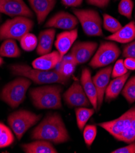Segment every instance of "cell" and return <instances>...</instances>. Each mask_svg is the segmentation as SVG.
Returning a JSON list of instances; mask_svg holds the SVG:
<instances>
[{
  "instance_id": "1",
  "label": "cell",
  "mask_w": 135,
  "mask_h": 153,
  "mask_svg": "<svg viewBox=\"0 0 135 153\" xmlns=\"http://www.w3.org/2000/svg\"><path fill=\"white\" fill-rule=\"evenodd\" d=\"M31 138L59 144L68 142L70 137L61 116L57 113H51L32 131Z\"/></svg>"
},
{
  "instance_id": "2",
  "label": "cell",
  "mask_w": 135,
  "mask_h": 153,
  "mask_svg": "<svg viewBox=\"0 0 135 153\" xmlns=\"http://www.w3.org/2000/svg\"><path fill=\"white\" fill-rule=\"evenodd\" d=\"M98 126L106 130L118 141L128 144L135 142V107L117 119L100 123Z\"/></svg>"
},
{
  "instance_id": "3",
  "label": "cell",
  "mask_w": 135,
  "mask_h": 153,
  "mask_svg": "<svg viewBox=\"0 0 135 153\" xmlns=\"http://www.w3.org/2000/svg\"><path fill=\"white\" fill-rule=\"evenodd\" d=\"M13 75L24 76L37 84L59 83L66 85L69 82V78L62 75L55 70H41L32 68L26 64H16L10 67Z\"/></svg>"
},
{
  "instance_id": "4",
  "label": "cell",
  "mask_w": 135,
  "mask_h": 153,
  "mask_svg": "<svg viewBox=\"0 0 135 153\" xmlns=\"http://www.w3.org/2000/svg\"><path fill=\"white\" fill-rule=\"evenodd\" d=\"M63 88L60 85H45L30 90L29 95L34 105L39 109H61V93Z\"/></svg>"
},
{
  "instance_id": "5",
  "label": "cell",
  "mask_w": 135,
  "mask_h": 153,
  "mask_svg": "<svg viewBox=\"0 0 135 153\" xmlns=\"http://www.w3.org/2000/svg\"><path fill=\"white\" fill-rule=\"evenodd\" d=\"M31 80L21 76L6 84L2 90L0 98L12 108H17L26 98Z\"/></svg>"
},
{
  "instance_id": "6",
  "label": "cell",
  "mask_w": 135,
  "mask_h": 153,
  "mask_svg": "<svg viewBox=\"0 0 135 153\" xmlns=\"http://www.w3.org/2000/svg\"><path fill=\"white\" fill-rule=\"evenodd\" d=\"M34 25V22L26 17L18 16L7 20L0 27V40H20L24 36L31 31Z\"/></svg>"
},
{
  "instance_id": "7",
  "label": "cell",
  "mask_w": 135,
  "mask_h": 153,
  "mask_svg": "<svg viewBox=\"0 0 135 153\" xmlns=\"http://www.w3.org/2000/svg\"><path fill=\"white\" fill-rule=\"evenodd\" d=\"M41 115L32 112L20 110L12 113L7 118L8 124L18 140H21L25 132L40 120Z\"/></svg>"
},
{
  "instance_id": "8",
  "label": "cell",
  "mask_w": 135,
  "mask_h": 153,
  "mask_svg": "<svg viewBox=\"0 0 135 153\" xmlns=\"http://www.w3.org/2000/svg\"><path fill=\"white\" fill-rule=\"evenodd\" d=\"M73 12L80 23L85 34L88 36H103L102 20L99 13L93 9H73Z\"/></svg>"
},
{
  "instance_id": "9",
  "label": "cell",
  "mask_w": 135,
  "mask_h": 153,
  "mask_svg": "<svg viewBox=\"0 0 135 153\" xmlns=\"http://www.w3.org/2000/svg\"><path fill=\"white\" fill-rule=\"evenodd\" d=\"M121 54V50L113 42H102L89 65L93 68L112 64Z\"/></svg>"
},
{
  "instance_id": "10",
  "label": "cell",
  "mask_w": 135,
  "mask_h": 153,
  "mask_svg": "<svg viewBox=\"0 0 135 153\" xmlns=\"http://www.w3.org/2000/svg\"><path fill=\"white\" fill-rule=\"evenodd\" d=\"M66 104L70 108L88 107L90 101L86 95L82 85L78 81H74L63 95Z\"/></svg>"
},
{
  "instance_id": "11",
  "label": "cell",
  "mask_w": 135,
  "mask_h": 153,
  "mask_svg": "<svg viewBox=\"0 0 135 153\" xmlns=\"http://www.w3.org/2000/svg\"><path fill=\"white\" fill-rule=\"evenodd\" d=\"M0 13L11 17L18 16L31 18L33 13L23 0H0Z\"/></svg>"
},
{
  "instance_id": "12",
  "label": "cell",
  "mask_w": 135,
  "mask_h": 153,
  "mask_svg": "<svg viewBox=\"0 0 135 153\" xmlns=\"http://www.w3.org/2000/svg\"><path fill=\"white\" fill-rule=\"evenodd\" d=\"M97 46L94 42H78L74 45L70 54L77 65L84 64L91 57Z\"/></svg>"
},
{
  "instance_id": "13",
  "label": "cell",
  "mask_w": 135,
  "mask_h": 153,
  "mask_svg": "<svg viewBox=\"0 0 135 153\" xmlns=\"http://www.w3.org/2000/svg\"><path fill=\"white\" fill-rule=\"evenodd\" d=\"M79 23L76 17L66 12H59L55 14L45 24L46 27H55L65 30H72Z\"/></svg>"
},
{
  "instance_id": "14",
  "label": "cell",
  "mask_w": 135,
  "mask_h": 153,
  "mask_svg": "<svg viewBox=\"0 0 135 153\" xmlns=\"http://www.w3.org/2000/svg\"><path fill=\"white\" fill-rule=\"evenodd\" d=\"M112 69L113 67L111 65L103 68L92 78L97 92V110L100 109L102 105L105 92L109 84Z\"/></svg>"
},
{
  "instance_id": "15",
  "label": "cell",
  "mask_w": 135,
  "mask_h": 153,
  "mask_svg": "<svg viewBox=\"0 0 135 153\" xmlns=\"http://www.w3.org/2000/svg\"><path fill=\"white\" fill-rule=\"evenodd\" d=\"M77 37L78 30L77 29L65 31L57 35L55 46L60 56L61 59L70 50Z\"/></svg>"
},
{
  "instance_id": "16",
  "label": "cell",
  "mask_w": 135,
  "mask_h": 153,
  "mask_svg": "<svg viewBox=\"0 0 135 153\" xmlns=\"http://www.w3.org/2000/svg\"><path fill=\"white\" fill-rule=\"evenodd\" d=\"M81 85L90 103L95 111H97V92L93 81L91 71L88 68H84L82 71L80 78Z\"/></svg>"
},
{
  "instance_id": "17",
  "label": "cell",
  "mask_w": 135,
  "mask_h": 153,
  "mask_svg": "<svg viewBox=\"0 0 135 153\" xmlns=\"http://www.w3.org/2000/svg\"><path fill=\"white\" fill-rule=\"evenodd\" d=\"M37 15L38 23L41 24L54 8L57 0H28Z\"/></svg>"
},
{
  "instance_id": "18",
  "label": "cell",
  "mask_w": 135,
  "mask_h": 153,
  "mask_svg": "<svg viewBox=\"0 0 135 153\" xmlns=\"http://www.w3.org/2000/svg\"><path fill=\"white\" fill-rule=\"evenodd\" d=\"M61 60L60 56L58 51H53L41 56L32 62L33 68L41 70H51L55 68Z\"/></svg>"
},
{
  "instance_id": "19",
  "label": "cell",
  "mask_w": 135,
  "mask_h": 153,
  "mask_svg": "<svg viewBox=\"0 0 135 153\" xmlns=\"http://www.w3.org/2000/svg\"><path fill=\"white\" fill-rule=\"evenodd\" d=\"M55 35V30L52 28L45 29L41 31L38 37L37 53L40 56L51 52Z\"/></svg>"
},
{
  "instance_id": "20",
  "label": "cell",
  "mask_w": 135,
  "mask_h": 153,
  "mask_svg": "<svg viewBox=\"0 0 135 153\" xmlns=\"http://www.w3.org/2000/svg\"><path fill=\"white\" fill-rule=\"evenodd\" d=\"M107 40L121 43H127L135 39V23L131 22L117 32L106 37Z\"/></svg>"
},
{
  "instance_id": "21",
  "label": "cell",
  "mask_w": 135,
  "mask_h": 153,
  "mask_svg": "<svg viewBox=\"0 0 135 153\" xmlns=\"http://www.w3.org/2000/svg\"><path fill=\"white\" fill-rule=\"evenodd\" d=\"M130 74V72H127L122 76L114 78L108 84L105 92L106 101H110L118 97L121 90H122Z\"/></svg>"
},
{
  "instance_id": "22",
  "label": "cell",
  "mask_w": 135,
  "mask_h": 153,
  "mask_svg": "<svg viewBox=\"0 0 135 153\" xmlns=\"http://www.w3.org/2000/svg\"><path fill=\"white\" fill-rule=\"evenodd\" d=\"M21 146L24 151L27 153L58 152L51 142L43 140H37V141L32 143L22 145Z\"/></svg>"
},
{
  "instance_id": "23",
  "label": "cell",
  "mask_w": 135,
  "mask_h": 153,
  "mask_svg": "<svg viewBox=\"0 0 135 153\" xmlns=\"http://www.w3.org/2000/svg\"><path fill=\"white\" fill-rule=\"evenodd\" d=\"M76 65L77 64L75 62L72 55L69 53L63 57L55 67V70L66 77L70 78V76L74 73Z\"/></svg>"
},
{
  "instance_id": "24",
  "label": "cell",
  "mask_w": 135,
  "mask_h": 153,
  "mask_svg": "<svg viewBox=\"0 0 135 153\" xmlns=\"http://www.w3.org/2000/svg\"><path fill=\"white\" fill-rule=\"evenodd\" d=\"M21 51L13 39L5 40L0 47V56L7 57H18Z\"/></svg>"
},
{
  "instance_id": "25",
  "label": "cell",
  "mask_w": 135,
  "mask_h": 153,
  "mask_svg": "<svg viewBox=\"0 0 135 153\" xmlns=\"http://www.w3.org/2000/svg\"><path fill=\"white\" fill-rule=\"evenodd\" d=\"M94 109H88L84 107H80L75 110L76 112L77 125L79 129L82 131L89 119L94 113Z\"/></svg>"
},
{
  "instance_id": "26",
  "label": "cell",
  "mask_w": 135,
  "mask_h": 153,
  "mask_svg": "<svg viewBox=\"0 0 135 153\" xmlns=\"http://www.w3.org/2000/svg\"><path fill=\"white\" fill-rule=\"evenodd\" d=\"M14 141V137L11 130L0 123V148L10 146Z\"/></svg>"
},
{
  "instance_id": "27",
  "label": "cell",
  "mask_w": 135,
  "mask_h": 153,
  "mask_svg": "<svg viewBox=\"0 0 135 153\" xmlns=\"http://www.w3.org/2000/svg\"><path fill=\"white\" fill-rule=\"evenodd\" d=\"M122 95L128 103L132 104L135 101V76L131 77L125 84Z\"/></svg>"
},
{
  "instance_id": "28",
  "label": "cell",
  "mask_w": 135,
  "mask_h": 153,
  "mask_svg": "<svg viewBox=\"0 0 135 153\" xmlns=\"http://www.w3.org/2000/svg\"><path fill=\"white\" fill-rule=\"evenodd\" d=\"M20 41L21 48L26 51L34 50L38 45V40L36 36L29 33L24 36Z\"/></svg>"
},
{
  "instance_id": "29",
  "label": "cell",
  "mask_w": 135,
  "mask_h": 153,
  "mask_svg": "<svg viewBox=\"0 0 135 153\" xmlns=\"http://www.w3.org/2000/svg\"><path fill=\"white\" fill-rule=\"evenodd\" d=\"M103 27L105 29L107 30L108 31L114 34L117 32L118 30L121 29L122 26L119 22L110 16L108 14H103Z\"/></svg>"
},
{
  "instance_id": "30",
  "label": "cell",
  "mask_w": 135,
  "mask_h": 153,
  "mask_svg": "<svg viewBox=\"0 0 135 153\" xmlns=\"http://www.w3.org/2000/svg\"><path fill=\"white\" fill-rule=\"evenodd\" d=\"M133 6L131 0H121L118 6V11L121 15L131 19Z\"/></svg>"
},
{
  "instance_id": "31",
  "label": "cell",
  "mask_w": 135,
  "mask_h": 153,
  "mask_svg": "<svg viewBox=\"0 0 135 153\" xmlns=\"http://www.w3.org/2000/svg\"><path fill=\"white\" fill-rule=\"evenodd\" d=\"M97 135V128L94 125H87L83 131V138L87 146L90 147L93 144Z\"/></svg>"
},
{
  "instance_id": "32",
  "label": "cell",
  "mask_w": 135,
  "mask_h": 153,
  "mask_svg": "<svg viewBox=\"0 0 135 153\" xmlns=\"http://www.w3.org/2000/svg\"><path fill=\"white\" fill-rule=\"evenodd\" d=\"M127 72L128 70L124 65V60L122 59H120L116 62L112 69V77L113 78L120 77V76L125 74Z\"/></svg>"
},
{
  "instance_id": "33",
  "label": "cell",
  "mask_w": 135,
  "mask_h": 153,
  "mask_svg": "<svg viewBox=\"0 0 135 153\" xmlns=\"http://www.w3.org/2000/svg\"><path fill=\"white\" fill-rule=\"evenodd\" d=\"M122 55L124 57H131L135 59V40L130 43L124 48Z\"/></svg>"
},
{
  "instance_id": "34",
  "label": "cell",
  "mask_w": 135,
  "mask_h": 153,
  "mask_svg": "<svg viewBox=\"0 0 135 153\" xmlns=\"http://www.w3.org/2000/svg\"><path fill=\"white\" fill-rule=\"evenodd\" d=\"M111 153H135V142L130 143L128 146L118 148Z\"/></svg>"
},
{
  "instance_id": "35",
  "label": "cell",
  "mask_w": 135,
  "mask_h": 153,
  "mask_svg": "<svg viewBox=\"0 0 135 153\" xmlns=\"http://www.w3.org/2000/svg\"><path fill=\"white\" fill-rule=\"evenodd\" d=\"M110 0H86V2L91 5L103 8L108 5Z\"/></svg>"
},
{
  "instance_id": "36",
  "label": "cell",
  "mask_w": 135,
  "mask_h": 153,
  "mask_svg": "<svg viewBox=\"0 0 135 153\" xmlns=\"http://www.w3.org/2000/svg\"><path fill=\"white\" fill-rule=\"evenodd\" d=\"M62 3L68 7H78L80 6L83 0H61Z\"/></svg>"
},
{
  "instance_id": "37",
  "label": "cell",
  "mask_w": 135,
  "mask_h": 153,
  "mask_svg": "<svg viewBox=\"0 0 135 153\" xmlns=\"http://www.w3.org/2000/svg\"><path fill=\"white\" fill-rule=\"evenodd\" d=\"M124 64L127 70H135V59L131 57H126L124 60Z\"/></svg>"
},
{
  "instance_id": "38",
  "label": "cell",
  "mask_w": 135,
  "mask_h": 153,
  "mask_svg": "<svg viewBox=\"0 0 135 153\" xmlns=\"http://www.w3.org/2000/svg\"><path fill=\"white\" fill-rule=\"evenodd\" d=\"M3 62H4L3 59H2V57H1V56H0V66H1V65H3Z\"/></svg>"
},
{
  "instance_id": "39",
  "label": "cell",
  "mask_w": 135,
  "mask_h": 153,
  "mask_svg": "<svg viewBox=\"0 0 135 153\" xmlns=\"http://www.w3.org/2000/svg\"><path fill=\"white\" fill-rule=\"evenodd\" d=\"M0 19H1V15H0Z\"/></svg>"
}]
</instances>
